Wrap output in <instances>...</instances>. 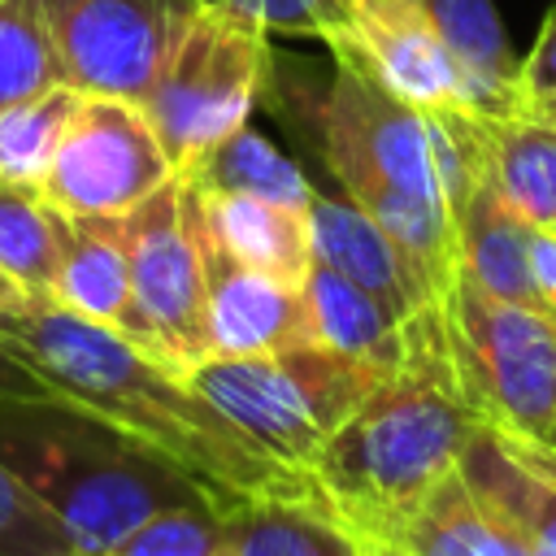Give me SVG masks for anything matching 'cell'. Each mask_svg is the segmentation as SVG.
<instances>
[{
	"label": "cell",
	"instance_id": "cell-1",
	"mask_svg": "<svg viewBox=\"0 0 556 556\" xmlns=\"http://www.w3.org/2000/svg\"><path fill=\"white\" fill-rule=\"evenodd\" d=\"M0 352L48 391V404L113 430V439L174 469L213 508H235L252 495L321 500L308 473L261 452L182 374L48 295H22L0 308Z\"/></svg>",
	"mask_w": 556,
	"mask_h": 556
},
{
	"label": "cell",
	"instance_id": "cell-2",
	"mask_svg": "<svg viewBox=\"0 0 556 556\" xmlns=\"http://www.w3.org/2000/svg\"><path fill=\"white\" fill-rule=\"evenodd\" d=\"M478 426L452 356L447 304L434 300L404 321L400 365L317 452V495L365 543H382L460 465Z\"/></svg>",
	"mask_w": 556,
	"mask_h": 556
},
{
	"label": "cell",
	"instance_id": "cell-3",
	"mask_svg": "<svg viewBox=\"0 0 556 556\" xmlns=\"http://www.w3.org/2000/svg\"><path fill=\"white\" fill-rule=\"evenodd\" d=\"M313 126L348 200L400 243L430 295L447 300L456 282V226L430 113L334 56V78L313 100Z\"/></svg>",
	"mask_w": 556,
	"mask_h": 556
},
{
	"label": "cell",
	"instance_id": "cell-4",
	"mask_svg": "<svg viewBox=\"0 0 556 556\" xmlns=\"http://www.w3.org/2000/svg\"><path fill=\"white\" fill-rule=\"evenodd\" d=\"M387 374L391 369L304 339L278 352L208 356L187 374V382L261 452L313 478V460L326 439Z\"/></svg>",
	"mask_w": 556,
	"mask_h": 556
},
{
	"label": "cell",
	"instance_id": "cell-5",
	"mask_svg": "<svg viewBox=\"0 0 556 556\" xmlns=\"http://www.w3.org/2000/svg\"><path fill=\"white\" fill-rule=\"evenodd\" d=\"M269 70V30L256 17L204 0L178 17L161 65L139 96L174 174H191L230 130L248 126Z\"/></svg>",
	"mask_w": 556,
	"mask_h": 556
},
{
	"label": "cell",
	"instance_id": "cell-6",
	"mask_svg": "<svg viewBox=\"0 0 556 556\" xmlns=\"http://www.w3.org/2000/svg\"><path fill=\"white\" fill-rule=\"evenodd\" d=\"M0 456L52 508L78 556H109L152 513L178 504V491H195L174 469L126 447L122 439H113V447L74 443L61 434L9 439Z\"/></svg>",
	"mask_w": 556,
	"mask_h": 556
},
{
	"label": "cell",
	"instance_id": "cell-7",
	"mask_svg": "<svg viewBox=\"0 0 556 556\" xmlns=\"http://www.w3.org/2000/svg\"><path fill=\"white\" fill-rule=\"evenodd\" d=\"M443 304L452 356L478 417L547 443L556 430V317L495 300L465 274H456Z\"/></svg>",
	"mask_w": 556,
	"mask_h": 556
},
{
	"label": "cell",
	"instance_id": "cell-8",
	"mask_svg": "<svg viewBox=\"0 0 556 556\" xmlns=\"http://www.w3.org/2000/svg\"><path fill=\"white\" fill-rule=\"evenodd\" d=\"M122 239L130 300L152 339V352L161 365L187 378L213 352L204 330V261L195 243L191 200L178 174L122 213Z\"/></svg>",
	"mask_w": 556,
	"mask_h": 556
},
{
	"label": "cell",
	"instance_id": "cell-9",
	"mask_svg": "<svg viewBox=\"0 0 556 556\" xmlns=\"http://www.w3.org/2000/svg\"><path fill=\"white\" fill-rule=\"evenodd\" d=\"M169 178L174 165L135 100L83 96L39 195L61 213H126Z\"/></svg>",
	"mask_w": 556,
	"mask_h": 556
},
{
	"label": "cell",
	"instance_id": "cell-10",
	"mask_svg": "<svg viewBox=\"0 0 556 556\" xmlns=\"http://www.w3.org/2000/svg\"><path fill=\"white\" fill-rule=\"evenodd\" d=\"M65 83L83 96L148 91L178 17L195 0H39Z\"/></svg>",
	"mask_w": 556,
	"mask_h": 556
},
{
	"label": "cell",
	"instance_id": "cell-11",
	"mask_svg": "<svg viewBox=\"0 0 556 556\" xmlns=\"http://www.w3.org/2000/svg\"><path fill=\"white\" fill-rule=\"evenodd\" d=\"M321 43L421 113H473V87L417 0H352Z\"/></svg>",
	"mask_w": 556,
	"mask_h": 556
},
{
	"label": "cell",
	"instance_id": "cell-12",
	"mask_svg": "<svg viewBox=\"0 0 556 556\" xmlns=\"http://www.w3.org/2000/svg\"><path fill=\"white\" fill-rule=\"evenodd\" d=\"M182 187L191 200L195 243H200V261H204L208 352L213 356H252V352H278V348L304 343L308 321H304V304H300V282H287V278H274L265 269L235 261L204 226L195 187L187 178H182Z\"/></svg>",
	"mask_w": 556,
	"mask_h": 556
},
{
	"label": "cell",
	"instance_id": "cell-13",
	"mask_svg": "<svg viewBox=\"0 0 556 556\" xmlns=\"http://www.w3.org/2000/svg\"><path fill=\"white\" fill-rule=\"evenodd\" d=\"M460 478L469 495L504 521L530 556H556V447L543 439L478 426L460 452Z\"/></svg>",
	"mask_w": 556,
	"mask_h": 556
},
{
	"label": "cell",
	"instance_id": "cell-14",
	"mask_svg": "<svg viewBox=\"0 0 556 556\" xmlns=\"http://www.w3.org/2000/svg\"><path fill=\"white\" fill-rule=\"evenodd\" d=\"M56 230V278L52 295L56 304L74 308L87 321L109 326L139 352H152V339L135 313L130 300V274H126V239H122V213H61L52 208Z\"/></svg>",
	"mask_w": 556,
	"mask_h": 556
},
{
	"label": "cell",
	"instance_id": "cell-15",
	"mask_svg": "<svg viewBox=\"0 0 556 556\" xmlns=\"http://www.w3.org/2000/svg\"><path fill=\"white\" fill-rule=\"evenodd\" d=\"M308 248H313V261L339 269L348 282L369 291L395 321H408L417 308L434 304L430 287L421 282L413 261L400 252V243L369 213H361L348 195L334 200V195L313 191Z\"/></svg>",
	"mask_w": 556,
	"mask_h": 556
},
{
	"label": "cell",
	"instance_id": "cell-16",
	"mask_svg": "<svg viewBox=\"0 0 556 556\" xmlns=\"http://www.w3.org/2000/svg\"><path fill=\"white\" fill-rule=\"evenodd\" d=\"M222 556H369L321 500L252 495L222 508Z\"/></svg>",
	"mask_w": 556,
	"mask_h": 556
},
{
	"label": "cell",
	"instance_id": "cell-17",
	"mask_svg": "<svg viewBox=\"0 0 556 556\" xmlns=\"http://www.w3.org/2000/svg\"><path fill=\"white\" fill-rule=\"evenodd\" d=\"M465 122L495 191L530 226H556V126L526 113H465Z\"/></svg>",
	"mask_w": 556,
	"mask_h": 556
},
{
	"label": "cell",
	"instance_id": "cell-18",
	"mask_svg": "<svg viewBox=\"0 0 556 556\" xmlns=\"http://www.w3.org/2000/svg\"><path fill=\"white\" fill-rule=\"evenodd\" d=\"M300 304L308 321V339L356 356L378 369H395L404 356V321H395L369 291L348 282L339 269L308 261L300 278Z\"/></svg>",
	"mask_w": 556,
	"mask_h": 556
},
{
	"label": "cell",
	"instance_id": "cell-19",
	"mask_svg": "<svg viewBox=\"0 0 556 556\" xmlns=\"http://www.w3.org/2000/svg\"><path fill=\"white\" fill-rule=\"evenodd\" d=\"M195 187V182H191ZM200 213L213 239L243 265L265 269L274 278L300 282L313 248H308V213L274 204V200H252V195H226V191H200Z\"/></svg>",
	"mask_w": 556,
	"mask_h": 556
},
{
	"label": "cell",
	"instance_id": "cell-20",
	"mask_svg": "<svg viewBox=\"0 0 556 556\" xmlns=\"http://www.w3.org/2000/svg\"><path fill=\"white\" fill-rule=\"evenodd\" d=\"M417 4L430 17L443 48L465 70L473 87V113H491V117L521 113V96H517L521 61L508 48L495 4L491 0H417Z\"/></svg>",
	"mask_w": 556,
	"mask_h": 556
},
{
	"label": "cell",
	"instance_id": "cell-21",
	"mask_svg": "<svg viewBox=\"0 0 556 556\" xmlns=\"http://www.w3.org/2000/svg\"><path fill=\"white\" fill-rule=\"evenodd\" d=\"M382 543L408 556H530V547L469 495L460 469H452Z\"/></svg>",
	"mask_w": 556,
	"mask_h": 556
},
{
	"label": "cell",
	"instance_id": "cell-22",
	"mask_svg": "<svg viewBox=\"0 0 556 556\" xmlns=\"http://www.w3.org/2000/svg\"><path fill=\"white\" fill-rule=\"evenodd\" d=\"M195 182L200 191H226V195H252V200H274L287 208L308 213L313 204V182L252 126L230 130L191 174H178Z\"/></svg>",
	"mask_w": 556,
	"mask_h": 556
},
{
	"label": "cell",
	"instance_id": "cell-23",
	"mask_svg": "<svg viewBox=\"0 0 556 556\" xmlns=\"http://www.w3.org/2000/svg\"><path fill=\"white\" fill-rule=\"evenodd\" d=\"M78 104H83V91L70 83H56L4 104L0 109V178L39 191Z\"/></svg>",
	"mask_w": 556,
	"mask_h": 556
},
{
	"label": "cell",
	"instance_id": "cell-24",
	"mask_svg": "<svg viewBox=\"0 0 556 556\" xmlns=\"http://www.w3.org/2000/svg\"><path fill=\"white\" fill-rule=\"evenodd\" d=\"M0 274L26 295H52L56 278V230L52 204L35 187L0 178Z\"/></svg>",
	"mask_w": 556,
	"mask_h": 556
},
{
	"label": "cell",
	"instance_id": "cell-25",
	"mask_svg": "<svg viewBox=\"0 0 556 556\" xmlns=\"http://www.w3.org/2000/svg\"><path fill=\"white\" fill-rule=\"evenodd\" d=\"M65 83L39 0H0V109Z\"/></svg>",
	"mask_w": 556,
	"mask_h": 556
},
{
	"label": "cell",
	"instance_id": "cell-26",
	"mask_svg": "<svg viewBox=\"0 0 556 556\" xmlns=\"http://www.w3.org/2000/svg\"><path fill=\"white\" fill-rule=\"evenodd\" d=\"M109 556H222V508L204 495L165 504Z\"/></svg>",
	"mask_w": 556,
	"mask_h": 556
},
{
	"label": "cell",
	"instance_id": "cell-27",
	"mask_svg": "<svg viewBox=\"0 0 556 556\" xmlns=\"http://www.w3.org/2000/svg\"><path fill=\"white\" fill-rule=\"evenodd\" d=\"M0 556H78L52 508L0 456Z\"/></svg>",
	"mask_w": 556,
	"mask_h": 556
},
{
	"label": "cell",
	"instance_id": "cell-28",
	"mask_svg": "<svg viewBox=\"0 0 556 556\" xmlns=\"http://www.w3.org/2000/svg\"><path fill=\"white\" fill-rule=\"evenodd\" d=\"M204 4H226L248 17H256L269 35H326L339 26L343 9L352 0H204Z\"/></svg>",
	"mask_w": 556,
	"mask_h": 556
},
{
	"label": "cell",
	"instance_id": "cell-29",
	"mask_svg": "<svg viewBox=\"0 0 556 556\" xmlns=\"http://www.w3.org/2000/svg\"><path fill=\"white\" fill-rule=\"evenodd\" d=\"M556 91V4L547 9V17L539 22V35L530 43V52L521 56L517 65V96H521V109L539 96H552Z\"/></svg>",
	"mask_w": 556,
	"mask_h": 556
},
{
	"label": "cell",
	"instance_id": "cell-30",
	"mask_svg": "<svg viewBox=\"0 0 556 556\" xmlns=\"http://www.w3.org/2000/svg\"><path fill=\"white\" fill-rule=\"evenodd\" d=\"M526 274L534 304L556 317V226H530L526 235Z\"/></svg>",
	"mask_w": 556,
	"mask_h": 556
},
{
	"label": "cell",
	"instance_id": "cell-31",
	"mask_svg": "<svg viewBox=\"0 0 556 556\" xmlns=\"http://www.w3.org/2000/svg\"><path fill=\"white\" fill-rule=\"evenodd\" d=\"M0 404H48V391L0 352Z\"/></svg>",
	"mask_w": 556,
	"mask_h": 556
},
{
	"label": "cell",
	"instance_id": "cell-32",
	"mask_svg": "<svg viewBox=\"0 0 556 556\" xmlns=\"http://www.w3.org/2000/svg\"><path fill=\"white\" fill-rule=\"evenodd\" d=\"M521 113H526V117H534V122H547V126H556V91H552V96H539V100H530Z\"/></svg>",
	"mask_w": 556,
	"mask_h": 556
},
{
	"label": "cell",
	"instance_id": "cell-33",
	"mask_svg": "<svg viewBox=\"0 0 556 556\" xmlns=\"http://www.w3.org/2000/svg\"><path fill=\"white\" fill-rule=\"evenodd\" d=\"M22 295H26V291H22V287H17V282H13L9 274H0V308H9V304H17Z\"/></svg>",
	"mask_w": 556,
	"mask_h": 556
},
{
	"label": "cell",
	"instance_id": "cell-34",
	"mask_svg": "<svg viewBox=\"0 0 556 556\" xmlns=\"http://www.w3.org/2000/svg\"><path fill=\"white\" fill-rule=\"evenodd\" d=\"M369 547V556H408L404 547H395V543H365Z\"/></svg>",
	"mask_w": 556,
	"mask_h": 556
},
{
	"label": "cell",
	"instance_id": "cell-35",
	"mask_svg": "<svg viewBox=\"0 0 556 556\" xmlns=\"http://www.w3.org/2000/svg\"><path fill=\"white\" fill-rule=\"evenodd\" d=\"M547 443H552V447H556V430H552V439H547Z\"/></svg>",
	"mask_w": 556,
	"mask_h": 556
}]
</instances>
